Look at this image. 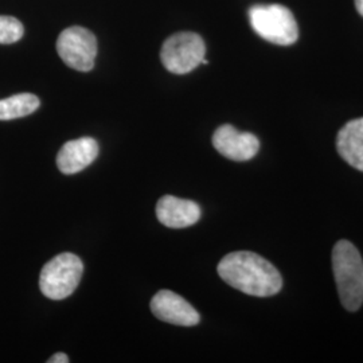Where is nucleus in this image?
<instances>
[{"instance_id":"nucleus-1","label":"nucleus","mask_w":363,"mask_h":363,"mask_svg":"<svg viewBox=\"0 0 363 363\" xmlns=\"http://www.w3.org/2000/svg\"><path fill=\"white\" fill-rule=\"evenodd\" d=\"M217 271L226 284L250 296L268 298L283 288L280 272L268 259L253 252L241 250L226 255Z\"/></svg>"},{"instance_id":"nucleus-2","label":"nucleus","mask_w":363,"mask_h":363,"mask_svg":"<svg viewBox=\"0 0 363 363\" xmlns=\"http://www.w3.org/2000/svg\"><path fill=\"white\" fill-rule=\"evenodd\" d=\"M333 269L342 306L358 311L363 303V259L347 240L337 241L333 250Z\"/></svg>"},{"instance_id":"nucleus-3","label":"nucleus","mask_w":363,"mask_h":363,"mask_svg":"<svg viewBox=\"0 0 363 363\" xmlns=\"http://www.w3.org/2000/svg\"><path fill=\"white\" fill-rule=\"evenodd\" d=\"M253 30L261 38L280 46H289L298 38V28L294 13L281 4H259L249 10Z\"/></svg>"},{"instance_id":"nucleus-4","label":"nucleus","mask_w":363,"mask_h":363,"mask_svg":"<svg viewBox=\"0 0 363 363\" xmlns=\"http://www.w3.org/2000/svg\"><path fill=\"white\" fill-rule=\"evenodd\" d=\"M84 264L73 253H61L45 264L39 277V288L46 298L64 300L77 288Z\"/></svg>"},{"instance_id":"nucleus-5","label":"nucleus","mask_w":363,"mask_h":363,"mask_svg":"<svg viewBox=\"0 0 363 363\" xmlns=\"http://www.w3.org/2000/svg\"><path fill=\"white\" fill-rule=\"evenodd\" d=\"M206 46L201 35L183 31L171 35L162 48L163 66L174 74H187L205 60Z\"/></svg>"},{"instance_id":"nucleus-6","label":"nucleus","mask_w":363,"mask_h":363,"mask_svg":"<svg viewBox=\"0 0 363 363\" xmlns=\"http://www.w3.org/2000/svg\"><path fill=\"white\" fill-rule=\"evenodd\" d=\"M57 52L69 67L78 72H89L97 55V39L88 28L69 27L58 37Z\"/></svg>"},{"instance_id":"nucleus-7","label":"nucleus","mask_w":363,"mask_h":363,"mask_svg":"<svg viewBox=\"0 0 363 363\" xmlns=\"http://www.w3.org/2000/svg\"><path fill=\"white\" fill-rule=\"evenodd\" d=\"M213 145L220 155L234 160L247 162L257 155L259 139L249 132H240L233 125L225 124L214 132Z\"/></svg>"},{"instance_id":"nucleus-8","label":"nucleus","mask_w":363,"mask_h":363,"mask_svg":"<svg viewBox=\"0 0 363 363\" xmlns=\"http://www.w3.org/2000/svg\"><path fill=\"white\" fill-rule=\"evenodd\" d=\"M151 311L162 322L169 325L193 327L199 323L201 316L194 307L172 291H159L151 300Z\"/></svg>"},{"instance_id":"nucleus-9","label":"nucleus","mask_w":363,"mask_h":363,"mask_svg":"<svg viewBox=\"0 0 363 363\" xmlns=\"http://www.w3.org/2000/svg\"><path fill=\"white\" fill-rule=\"evenodd\" d=\"M156 217L160 223L171 229H183L196 223L201 218V208L194 201L164 195L156 205Z\"/></svg>"},{"instance_id":"nucleus-10","label":"nucleus","mask_w":363,"mask_h":363,"mask_svg":"<svg viewBox=\"0 0 363 363\" xmlns=\"http://www.w3.org/2000/svg\"><path fill=\"white\" fill-rule=\"evenodd\" d=\"M97 155V142L91 138H81L64 144L57 155V166L62 174L73 175L91 166Z\"/></svg>"},{"instance_id":"nucleus-11","label":"nucleus","mask_w":363,"mask_h":363,"mask_svg":"<svg viewBox=\"0 0 363 363\" xmlns=\"http://www.w3.org/2000/svg\"><path fill=\"white\" fill-rule=\"evenodd\" d=\"M337 154L351 167L363 171V117L351 120L339 130Z\"/></svg>"},{"instance_id":"nucleus-12","label":"nucleus","mask_w":363,"mask_h":363,"mask_svg":"<svg viewBox=\"0 0 363 363\" xmlns=\"http://www.w3.org/2000/svg\"><path fill=\"white\" fill-rule=\"evenodd\" d=\"M40 101L38 97L31 93H21L0 100V120L9 121L28 116L38 109Z\"/></svg>"},{"instance_id":"nucleus-13","label":"nucleus","mask_w":363,"mask_h":363,"mask_svg":"<svg viewBox=\"0 0 363 363\" xmlns=\"http://www.w3.org/2000/svg\"><path fill=\"white\" fill-rule=\"evenodd\" d=\"M23 25L13 16L0 15V43L11 45L23 37Z\"/></svg>"},{"instance_id":"nucleus-14","label":"nucleus","mask_w":363,"mask_h":363,"mask_svg":"<svg viewBox=\"0 0 363 363\" xmlns=\"http://www.w3.org/2000/svg\"><path fill=\"white\" fill-rule=\"evenodd\" d=\"M70 361L69 359V357L64 354V352H57V354H54L52 358L48 361L49 363H67Z\"/></svg>"},{"instance_id":"nucleus-15","label":"nucleus","mask_w":363,"mask_h":363,"mask_svg":"<svg viewBox=\"0 0 363 363\" xmlns=\"http://www.w3.org/2000/svg\"><path fill=\"white\" fill-rule=\"evenodd\" d=\"M355 6H357L358 13H361L363 16V0H355Z\"/></svg>"}]
</instances>
